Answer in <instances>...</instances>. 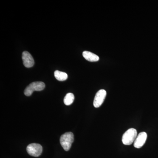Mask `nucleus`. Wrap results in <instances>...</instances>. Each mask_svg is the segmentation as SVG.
<instances>
[{
  "mask_svg": "<svg viewBox=\"0 0 158 158\" xmlns=\"http://www.w3.org/2000/svg\"><path fill=\"white\" fill-rule=\"evenodd\" d=\"M55 77L58 81H65L68 78V75L65 73L62 72L59 70L55 71L54 72Z\"/></svg>",
  "mask_w": 158,
  "mask_h": 158,
  "instance_id": "obj_9",
  "label": "nucleus"
},
{
  "mask_svg": "<svg viewBox=\"0 0 158 158\" xmlns=\"http://www.w3.org/2000/svg\"><path fill=\"white\" fill-rule=\"evenodd\" d=\"M137 137V130L134 128H130L124 133L123 135V143L125 145H129L135 142Z\"/></svg>",
  "mask_w": 158,
  "mask_h": 158,
  "instance_id": "obj_2",
  "label": "nucleus"
},
{
  "mask_svg": "<svg viewBox=\"0 0 158 158\" xmlns=\"http://www.w3.org/2000/svg\"><path fill=\"white\" fill-rule=\"evenodd\" d=\"M22 59L24 65L27 68H31L34 66V58L29 52L25 51L23 53Z\"/></svg>",
  "mask_w": 158,
  "mask_h": 158,
  "instance_id": "obj_6",
  "label": "nucleus"
},
{
  "mask_svg": "<svg viewBox=\"0 0 158 158\" xmlns=\"http://www.w3.org/2000/svg\"><path fill=\"white\" fill-rule=\"evenodd\" d=\"M83 56L85 59L90 62H97L99 60V57L97 55L88 51H84Z\"/></svg>",
  "mask_w": 158,
  "mask_h": 158,
  "instance_id": "obj_8",
  "label": "nucleus"
},
{
  "mask_svg": "<svg viewBox=\"0 0 158 158\" xmlns=\"http://www.w3.org/2000/svg\"><path fill=\"white\" fill-rule=\"evenodd\" d=\"M73 141V134L71 132L65 133L60 137V144L63 149L66 151H68L70 149Z\"/></svg>",
  "mask_w": 158,
  "mask_h": 158,
  "instance_id": "obj_1",
  "label": "nucleus"
},
{
  "mask_svg": "<svg viewBox=\"0 0 158 158\" xmlns=\"http://www.w3.org/2000/svg\"><path fill=\"white\" fill-rule=\"evenodd\" d=\"M147 138V134L146 133L142 132L139 133L134 142L135 147L137 148H141L145 144Z\"/></svg>",
  "mask_w": 158,
  "mask_h": 158,
  "instance_id": "obj_7",
  "label": "nucleus"
},
{
  "mask_svg": "<svg viewBox=\"0 0 158 158\" xmlns=\"http://www.w3.org/2000/svg\"><path fill=\"white\" fill-rule=\"evenodd\" d=\"M74 100V95L73 94L71 93L67 94L64 98V104L66 106H69L73 103Z\"/></svg>",
  "mask_w": 158,
  "mask_h": 158,
  "instance_id": "obj_10",
  "label": "nucleus"
},
{
  "mask_svg": "<svg viewBox=\"0 0 158 158\" xmlns=\"http://www.w3.org/2000/svg\"><path fill=\"white\" fill-rule=\"evenodd\" d=\"M106 94V91L104 89L100 90L97 92L94 100L93 104L94 107L98 108L102 106L104 101Z\"/></svg>",
  "mask_w": 158,
  "mask_h": 158,
  "instance_id": "obj_5",
  "label": "nucleus"
},
{
  "mask_svg": "<svg viewBox=\"0 0 158 158\" xmlns=\"http://www.w3.org/2000/svg\"><path fill=\"white\" fill-rule=\"evenodd\" d=\"M42 147L40 144L32 143L28 145L27 151L30 155L34 157L39 156L42 152Z\"/></svg>",
  "mask_w": 158,
  "mask_h": 158,
  "instance_id": "obj_4",
  "label": "nucleus"
},
{
  "mask_svg": "<svg viewBox=\"0 0 158 158\" xmlns=\"http://www.w3.org/2000/svg\"><path fill=\"white\" fill-rule=\"evenodd\" d=\"M45 85L43 82H34L31 83L24 90L26 96H30L35 91H41L45 88Z\"/></svg>",
  "mask_w": 158,
  "mask_h": 158,
  "instance_id": "obj_3",
  "label": "nucleus"
}]
</instances>
